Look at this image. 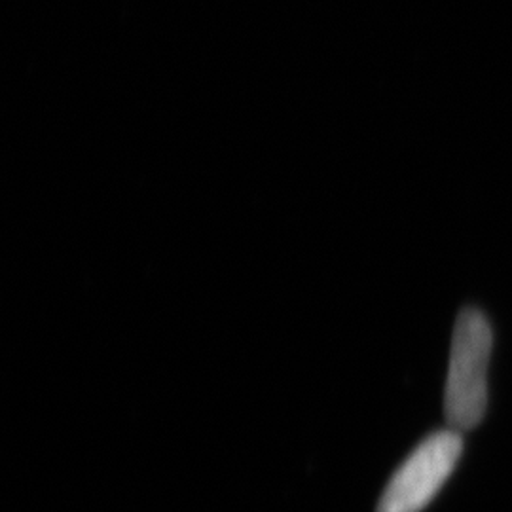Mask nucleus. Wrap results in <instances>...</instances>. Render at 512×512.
Listing matches in <instances>:
<instances>
[{
	"label": "nucleus",
	"instance_id": "f03ea898",
	"mask_svg": "<svg viewBox=\"0 0 512 512\" xmlns=\"http://www.w3.org/2000/svg\"><path fill=\"white\" fill-rule=\"evenodd\" d=\"M461 452L463 437L456 429L437 431L421 440L391 476L376 512L423 511L454 473Z\"/></svg>",
	"mask_w": 512,
	"mask_h": 512
},
{
	"label": "nucleus",
	"instance_id": "f257e3e1",
	"mask_svg": "<svg viewBox=\"0 0 512 512\" xmlns=\"http://www.w3.org/2000/svg\"><path fill=\"white\" fill-rule=\"evenodd\" d=\"M494 332L482 311L465 308L459 313L452 336L450 366L444 389V414L450 429H475L488 408V363Z\"/></svg>",
	"mask_w": 512,
	"mask_h": 512
}]
</instances>
